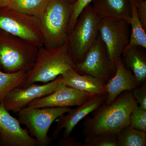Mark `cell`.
Masks as SVG:
<instances>
[{"instance_id": "6da1fadb", "label": "cell", "mask_w": 146, "mask_h": 146, "mask_svg": "<svg viewBox=\"0 0 146 146\" xmlns=\"http://www.w3.org/2000/svg\"><path fill=\"white\" fill-rule=\"evenodd\" d=\"M138 106L131 91L121 93L110 104L105 103L94 110L92 117L87 116L83 123L85 137L109 133L117 134L130 125L131 112Z\"/></svg>"}, {"instance_id": "7a4b0ae2", "label": "cell", "mask_w": 146, "mask_h": 146, "mask_svg": "<svg viewBox=\"0 0 146 146\" xmlns=\"http://www.w3.org/2000/svg\"><path fill=\"white\" fill-rule=\"evenodd\" d=\"M76 63L69 50L68 42L60 46L47 49L39 47L35 62L26 78L19 87L25 88L33 84L48 83L71 69Z\"/></svg>"}, {"instance_id": "3957f363", "label": "cell", "mask_w": 146, "mask_h": 146, "mask_svg": "<svg viewBox=\"0 0 146 146\" xmlns=\"http://www.w3.org/2000/svg\"><path fill=\"white\" fill-rule=\"evenodd\" d=\"M72 13V4L67 0H48L37 18L43 46L54 48L67 42Z\"/></svg>"}, {"instance_id": "277c9868", "label": "cell", "mask_w": 146, "mask_h": 146, "mask_svg": "<svg viewBox=\"0 0 146 146\" xmlns=\"http://www.w3.org/2000/svg\"><path fill=\"white\" fill-rule=\"evenodd\" d=\"M39 48L0 29V68L6 73L29 72L34 65Z\"/></svg>"}, {"instance_id": "5b68a950", "label": "cell", "mask_w": 146, "mask_h": 146, "mask_svg": "<svg viewBox=\"0 0 146 146\" xmlns=\"http://www.w3.org/2000/svg\"><path fill=\"white\" fill-rule=\"evenodd\" d=\"M101 19L90 4L79 16L67 41L69 50L76 63L82 60L97 39Z\"/></svg>"}, {"instance_id": "8992f818", "label": "cell", "mask_w": 146, "mask_h": 146, "mask_svg": "<svg viewBox=\"0 0 146 146\" xmlns=\"http://www.w3.org/2000/svg\"><path fill=\"white\" fill-rule=\"evenodd\" d=\"M70 107L24 108L17 113L21 124L26 126L38 145L48 146L51 142L48 132L55 120L71 110Z\"/></svg>"}, {"instance_id": "52a82bcc", "label": "cell", "mask_w": 146, "mask_h": 146, "mask_svg": "<svg viewBox=\"0 0 146 146\" xmlns=\"http://www.w3.org/2000/svg\"><path fill=\"white\" fill-rule=\"evenodd\" d=\"M75 70L80 74L94 77L105 84L115 75V62L108 57L100 33L82 60L76 63Z\"/></svg>"}, {"instance_id": "ba28073f", "label": "cell", "mask_w": 146, "mask_h": 146, "mask_svg": "<svg viewBox=\"0 0 146 146\" xmlns=\"http://www.w3.org/2000/svg\"><path fill=\"white\" fill-rule=\"evenodd\" d=\"M0 29L23 38L38 47L43 46L36 17L12 8L1 9Z\"/></svg>"}, {"instance_id": "9c48e42d", "label": "cell", "mask_w": 146, "mask_h": 146, "mask_svg": "<svg viewBox=\"0 0 146 146\" xmlns=\"http://www.w3.org/2000/svg\"><path fill=\"white\" fill-rule=\"evenodd\" d=\"M129 24L122 20L102 18L99 31L108 55L115 62L129 45Z\"/></svg>"}, {"instance_id": "30bf717a", "label": "cell", "mask_w": 146, "mask_h": 146, "mask_svg": "<svg viewBox=\"0 0 146 146\" xmlns=\"http://www.w3.org/2000/svg\"><path fill=\"white\" fill-rule=\"evenodd\" d=\"M63 84L62 76L60 75L42 85L34 83L25 88L18 86L7 94L2 103L8 111L18 113L32 102L51 94Z\"/></svg>"}, {"instance_id": "8fae6325", "label": "cell", "mask_w": 146, "mask_h": 146, "mask_svg": "<svg viewBox=\"0 0 146 146\" xmlns=\"http://www.w3.org/2000/svg\"><path fill=\"white\" fill-rule=\"evenodd\" d=\"M0 146H37L27 129L21 127L19 119L13 117L4 106L0 104Z\"/></svg>"}, {"instance_id": "7c38bea8", "label": "cell", "mask_w": 146, "mask_h": 146, "mask_svg": "<svg viewBox=\"0 0 146 146\" xmlns=\"http://www.w3.org/2000/svg\"><path fill=\"white\" fill-rule=\"evenodd\" d=\"M93 96L63 84L51 94L32 102L27 107L41 108L78 106Z\"/></svg>"}, {"instance_id": "4fadbf2b", "label": "cell", "mask_w": 146, "mask_h": 146, "mask_svg": "<svg viewBox=\"0 0 146 146\" xmlns=\"http://www.w3.org/2000/svg\"><path fill=\"white\" fill-rule=\"evenodd\" d=\"M107 97V94L94 96L75 109H71L66 115L64 114L58 118L56 127L52 133L53 138H57L63 129V137L70 136L78 123L105 103Z\"/></svg>"}, {"instance_id": "5bb4252c", "label": "cell", "mask_w": 146, "mask_h": 146, "mask_svg": "<svg viewBox=\"0 0 146 146\" xmlns=\"http://www.w3.org/2000/svg\"><path fill=\"white\" fill-rule=\"evenodd\" d=\"M115 65V75L105 84L107 93L105 104L107 105L112 103L124 91H131L138 86L133 73L125 68L121 56L116 60Z\"/></svg>"}, {"instance_id": "9a60e30c", "label": "cell", "mask_w": 146, "mask_h": 146, "mask_svg": "<svg viewBox=\"0 0 146 146\" xmlns=\"http://www.w3.org/2000/svg\"><path fill=\"white\" fill-rule=\"evenodd\" d=\"M61 75L64 84L79 91L93 96L107 94L105 84L92 76L80 74L74 69L68 70Z\"/></svg>"}, {"instance_id": "2e32d148", "label": "cell", "mask_w": 146, "mask_h": 146, "mask_svg": "<svg viewBox=\"0 0 146 146\" xmlns=\"http://www.w3.org/2000/svg\"><path fill=\"white\" fill-rule=\"evenodd\" d=\"M93 8L102 18L122 20L130 25L131 7L129 0H93Z\"/></svg>"}, {"instance_id": "e0dca14e", "label": "cell", "mask_w": 146, "mask_h": 146, "mask_svg": "<svg viewBox=\"0 0 146 146\" xmlns=\"http://www.w3.org/2000/svg\"><path fill=\"white\" fill-rule=\"evenodd\" d=\"M142 48L129 45L121 55L123 64L133 73L138 86L146 81V56Z\"/></svg>"}, {"instance_id": "ac0fdd59", "label": "cell", "mask_w": 146, "mask_h": 146, "mask_svg": "<svg viewBox=\"0 0 146 146\" xmlns=\"http://www.w3.org/2000/svg\"><path fill=\"white\" fill-rule=\"evenodd\" d=\"M131 7L130 25L131 31L129 46H138L146 48V31L138 16L134 0H129Z\"/></svg>"}, {"instance_id": "d6986e66", "label": "cell", "mask_w": 146, "mask_h": 146, "mask_svg": "<svg viewBox=\"0 0 146 146\" xmlns=\"http://www.w3.org/2000/svg\"><path fill=\"white\" fill-rule=\"evenodd\" d=\"M116 136L117 146H146V132L129 125L122 129Z\"/></svg>"}, {"instance_id": "ffe728a7", "label": "cell", "mask_w": 146, "mask_h": 146, "mask_svg": "<svg viewBox=\"0 0 146 146\" xmlns=\"http://www.w3.org/2000/svg\"><path fill=\"white\" fill-rule=\"evenodd\" d=\"M27 72L20 71L14 73H6L0 68V104L10 91L20 86L25 81Z\"/></svg>"}, {"instance_id": "44dd1931", "label": "cell", "mask_w": 146, "mask_h": 146, "mask_svg": "<svg viewBox=\"0 0 146 146\" xmlns=\"http://www.w3.org/2000/svg\"><path fill=\"white\" fill-rule=\"evenodd\" d=\"M48 0H14L10 8L38 18L46 7Z\"/></svg>"}, {"instance_id": "7402d4cb", "label": "cell", "mask_w": 146, "mask_h": 146, "mask_svg": "<svg viewBox=\"0 0 146 146\" xmlns=\"http://www.w3.org/2000/svg\"><path fill=\"white\" fill-rule=\"evenodd\" d=\"M82 146H117L115 133H100L86 137Z\"/></svg>"}, {"instance_id": "603a6c76", "label": "cell", "mask_w": 146, "mask_h": 146, "mask_svg": "<svg viewBox=\"0 0 146 146\" xmlns=\"http://www.w3.org/2000/svg\"><path fill=\"white\" fill-rule=\"evenodd\" d=\"M129 121L131 127L146 132V110L138 106L131 113Z\"/></svg>"}, {"instance_id": "cb8c5ba5", "label": "cell", "mask_w": 146, "mask_h": 146, "mask_svg": "<svg viewBox=\"0 0 146 146\" xmlns=\"http://www.w3.org/2000/svg\"><path fill=\"white\" fill-rule=\"evenodd\" d=\"M93 1V0H76L72 5V13L69 24V35L74 29L80 13Z\"/></svg>"}, {"instance_id": "d4e9b609", "label": "cell", "mask_w": 146, "mask_h": 146, "mask_svg": "<svg viewBox=\"0 0 146 146\" xmlns=\"http://www.w3.org/2000/svg\"><path fill=\"white\" fill-rule=\"evenodd\" d=\"M133 96L142 109L146 110V83L131 91Z\"/></svg>"}, {"instance_id": "484cf974", "label": "cell", "mask_w": 146, "mask_h": 146, "mask_svg": "<svg viewBox=\"0 0 146 146\" xmlns=\"http://www.w3.org/2000/svg\"><path fill=\"white\" fill-rule=\"evenodd\" d=\"M141 23L146 31V0H134Z\"/></svg>"}, {"instance_id": "4316f807", "label": "cell", "mask_w": 146, "mask_h": 146, "mask_svg": "<svg viewBox=\"0 0 146 146\" xmlns=\"http://www.w3.org/2000/svg\"><path fill=\"white\" fill-rule=\"evenodd\" d=\"M82 145L76 138L70 136L60 138L58 143V145L59 146H82Z\"/></svg>"}, {"instance_id": "83f0119b", "label": "cell", "mask_w": 146, "mask_h": 146, "mask_svg": "<svg viewBox=\"0 0 146 146\" xmlns=\"http://www.w3.org/2000/svg\"><path fill=\"white\" fill-rule=\"evenodd\" d=\"M14 0H0V9L10 8Z\"/></svg>"}, {"instance_id": "f1b7e54d", "label": "cell", "mask_w": 146, "mask_h": 146, "mask_svg": "<svg viewBox=\"0 0 146 146\" xmlns=\"http://www.w3.org/2000/svg\"><path fill=\"white\" fill-rule=\"evenodd\" d=\"M67 1L73 5L74 3L75 2V1L76 0H67Z\"/></svg>"}]
</instances>
